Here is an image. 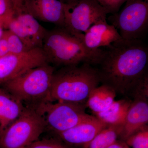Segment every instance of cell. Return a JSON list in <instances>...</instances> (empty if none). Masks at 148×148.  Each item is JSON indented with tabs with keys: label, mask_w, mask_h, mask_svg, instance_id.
Instances as JSON below:
<instances>
[{
	"label": "cell",
	"mask_w": 148,
	"mask_h": 148,
	"mask_svg": "<svg viewBox=\"0 0 148 148\" xmlns=\"http://www.w3.org/2000/svg\"><path fill=\"white\" fill-rule=\"evenodd\" d=\"M106 148H130L125 141L117 140L114 143Z\"/></svg>",
	"instance_id": "obj_26"
},
{
	"label": "cell",
	"mask_w": 148,
	"mask_h": 148,
	"mask_svg": "<svg viewBox=\"0 0 148 148\" xmlns=\"http://www.w3.org/2000/svg\"><path fill=\"white\" fill-rule=\"evenodd\" d=\"M83 36H75L64 27L47 31L42 49L48 63L61 67L83 64L97 66L104 49H89L83 41Z\"/></svg>",
	"instance_id": "obj_2"
},
{
	"label": "cell",
	"mask_w": 148,
	"mask_h": 148,
	"mask_svg": "<svg viewBox=\"0 0 148 148\" xmlns=\"http://www.w3.org/2000/svg\"><path fill=\"white\" fill-rule=\"evenodd\" d=\"M3 34L7 40L10 53L16 54L29 50L21 39L13 32L8 30L4 31Z\"/></svg>",
	"instance_id": "obj_20"
},
{
	"label": "cell",
	"mask_w": 148,
	"mask_h": 148,
	"mask_svg": "<svg viewBox=\"0 0 148 148\" xmlns=\"http://www.w3.org/2000/svg\"><path fill=\"white\" fill-rule=\"evenodd\" d=\"M148 47L143 40L122 38L105 47L96 68L102 84L129 96L148 74Z\"/></svg>",
	"instance_id": "obj_1"
},
{
	"label": "cell",
	"mask_w": 148,
	"mask_h": 148,
	"mask_svg": "<svg viewBox=\"0 0 148 148\" xmlns=\"http://www.w3.org/2000/svg\"><path fill=\"white\" fill-rule=\"evenodd\" d=\"M122 38L117 29L106 20L91 26L84 34L82 40L86 46L92 50L108 47Z\"/></svg>",
	"instance_id": "obj_14"
},
{
	"label": "cell",
	"mask_w": 148,
	"mask_h": 148,
	"mask_svg": "<svg viewBox=\"0 0 148 148\" xmlns=\"http://www.w3.org/2000/svg\"><path fill=\"white\" fill-rule=\"evenodd\" d=\"M127 0H97L108 13L112 14L119 12L120 8Z\"/></svg>",
	"instance_id": "obj_23"
},
{
	"label": "cell",
	"mask_w": 148,
	"mask_h": 148,
	"mask_svg": "<svg viewBox=\"0 0 148 148\" xmlns=\"http://www.w3.org/2000/svg\"><path fill=\"white\" fill-rule=\"evenodd\" d=\"M46 129L44 119L33 106L0 132V148H24L38 140Z\"/></svg>",
	"instance_id": "obj_5"
},
{
	"label": "cell",
	"mask_w": 148,
	"mask_h": 148,
	"mask_svg": "<svg viewBox=\"0 0 148 148\" xmlns=\"http://www.w3.org/2000/svg\"><path fill=\"white\" fill-rule=\"evenodd\" d=\"M100 83L97 69L90 64L61 67L53 73L50 101L86 105L90 92Z\"/></svg>",
	"instance_id": "obj_3"
},
{
	"label": "cell",
	"mask_w": 148,
	"mask_h": 148,
	"mask_svg": "<svg viewBox=\"0 0 148 148\" xmlns=\"http://www.w3.org/2000/svg\"><path fill=\"white\" fill-rule=\"evenodd\" d=\"M125 142L132 148H148V126L146 125Z\"/></svg>",
	"instance_id": "obj_19"
},
{
	"label": "cell",
	"mask_w": 148,
	"mask_h": 148,
	"mask_svg": "<svg viewBox=\"0 0 148 148\" xmlns=\"http://www.w3.org/2000/svg\"><path fill=\"white\" fill-rule=\"evenodd\" d=\"M5 28L17 35L29 50L42 48L48 31L36 19L24 12L14 14Z\"/></svg>",
	"instance_id": "obj_10"
},
{
	"label": "cell",
	"mask_w": 148,
	"mask_h": 148,
	"mask_svg": "<svg viewBox=\"0 0 148 148\" xmlns=\"http://www.w3.org/2000/svg\"><path fill=\"white\" fill-rule=\"evenodd\" d=\"M23 10L37 20L64 27V4L60 0H24Z\"/></svg>",
	"instance_id": "obj_12"
},
{
	"label": "cell",
	"mask_w": 148,
	"mask_h": 148,
	"mask_svg": "<svg viewBox=\"0 0 148 148\" xmlns=\"http://www.w3.org/2000/svg\"><path fill=\"white\" fill-rule=\"evenodd\" d=\"M14 14L12 0H0V17L3 21L4 26Z\"/></svg>",
	"instance_id": "obj_22"
},
{
	"label": "cell",
	"mask_w": 148,
	"mask_h": 148,
	"mask_svg": "<svg viewBox=\"0 0 148 148\" xmlns=\"http://www.w3.org/2000/svg\"><path fill=\"white\" fill-rule=\"evenodd\" d=\"M25 107L22 102L0 87V132L20 116Z\"/></svg>",
	"instance_id": "obj_15"
},
{
	"label": "cell",
	"mask_w": 148,
	"mask_h": 148,
	"mask_svg": "<svg viewBox=\"0 0 148 148\" xmlns=\"http://www.w3.org/2000/svg\"><path fill=\"white\" fill-rule=\"evenodd\" d=\"M131 101L128 99L115 101L106 110L95 114V116L107 125H122Z\"/></svg>",
	"instance_id": "obj_17"
},
{
	"label": "cell",
	"mask_w": 148,
	"mask_h": 148,
	"mask_svg": "<svg viewBox=\"0 0 148 148\" xmlns=\"http://www.w3.org/2000/svg\"><path fill=\"white\" fill-rule=\"evenodd\" d=\"M13 3L14 14L23 12L24 0H12Z\"/></svg>",
	"instance_id": "obj_25"
},
{
	"label": "cell",
	"mask_w": 148,
	"mask_h": 148,
	"mask_svg": "<svg viewBox=\"0 0 148 148\" xmlns=\"http://www.w3.org/2000/svg\"><path fill=\"white\" fill-rule=\"evenodd\" d=\"M24 148H73L62 141L53 139L37 140Z\"/></svg>",
	"instance_id": "obj_21"
},
{
	"label": "cell",
	"mask_w": 148,
	"mask_h": 148,
	"mask_svg": "<svg viewBox=\"0 0 148 148\" xmlns=\"http://www.w3.org/2000/svg\"><path fill=\"white\" fill-rule=\"evenodd\" d=\"M48 63L42 48L0 58V86L30 69Z\"/></svg>",
	"instance_id": "obj_9"
},
{
	"label": "cell",
	"mask_w": 148,
	"mask_h": 148,
	"mask_svg": "<svg viewBox=\"0 0 148 148\" xmlns=\"http://www.w3.org/2000/svg\"><path fill=\"white\" fill-rule=\"evenodd\" d=\"M33 107L44 119L46 128L56 135L71 129L91 116L86 113V105L78 103L47 101Z\"/></svg>",
	"instance_id": "obj_6"
},
{
	"label": "cell",
	"mask_w": 148,
	"mask_h": 148,
	"mask_svg": "<svg viewBox=\"0 0 148 148\" xmlns=\"http://www.w3.org/2000/svg\"><path fill=\"white\" fill-rule=\"evenodd\" d=\"M119 12L108 19L125 40H143L148 29V0H127Z\"/></svg>",
	"instance_id": "obj_7"
},
{
	"label": "cell",
	"mask_w": 148,
	"mask_h": 148,
	"mask_svg": "<svg viewBox=\"0 0 148 148\" xmlns=\"http://www.w3.org/2000/svg\"><path fill=\"white\" fill-rule=\"evenodd\" d=\"M63 4L64 28L77 36H82L93 24L107 20L109 14L97 0H79Z\"/></svg>",
	"instance_id": "obj_8"
},
{
	"label": "cell",
	"mask_w": 148,
	"mask_h": 148,
	"mask_svg": "<svg viewBox=\"0 0 148 148\" xmlns=\"http://www.w3.org/2000/svg\"><path fill=\"white\" fill-rule=\"evenodd\" d=\"M122 125H107L96 135L87 148H106L110 146L120 137Z\"/></svg>",
	"instance_id": "obj_18"
},
{
	"label": "cell",
	"mask_w": 148,
	"mask_h": 148,
	"mask_svg": "<svg viewBox=\"0 0 148 148\" xmlns=\"http://www.w3.org/2000/svg\"><path fill=\"white\" fill-rule=\"evenodd\" d=\"M148 98L133 99L122 125L120 137L125 141L130 136L148 125Z\"/></svg>",
	"instance_id": "obj_13"
},
{
	"label": "cell",
	"mask_w": 148,
	"mask_h": 148,
	"mask_svg": "<svg viewBox=\"0 0 148 148\" xmlns=\"http://www.w3.org/2000/svg\"><path fill=\"white\" fill-rule=\"evenodd\" d=\"M55 68L47 64L28 70L1 85L3 89L28 106L50 101Z\"/></svg>",
	"instance_id": "obj_4"
},
{
	"label": "cell",
	"mask_w": 148,
	"mask_h": 148,
	"mask_svg": "<svg viewBox=\"0 0 148 148\" xmlns=\"http://www.w3.org/2000/svg\"><path fill=\"white\" fill-rule=\"evenodd\" d=\"M4 28V26L3 21L2 18L0 17V39L2 37L4 31L3 29Z\"/></svg>",
	"instance_id": "obj_27"
},
{
	"label": "cell",
	"mask_w": 148,
	"mask_h": 148,
	"mask_svg": "<svg viewBox=\"0 0 148 148\" xmlns=\"http://www.w3.org/2000/svg\"><path fill=\"white\" fill-rule=\"evenodd\" d=\"M107 125L95 116L88 119L71 129L57 134L60 140L71 147L87 148L89 143Z\"/></svg>",
	"instance_id": "obj_11"
},
{
	"label": "cell",
	"mask_w": 148,
	"mask_h": 148,
	"mask_svg": "<svg viewBox=\"0 0 148 148\" xmlns=\"http://www.w3.org/2000/svg\"><path fill=\"white\" fill-rule=\"evenodd\" d=\"M116 94L112 88L102 84L95 88L90 92L86 102V107H88L95 115L101 112L113 103Z\"/></svg>",
	"instance_id": "obj_16"
},
{
	"label": "cell",
	"mask_w": 148,
	"mask_h": 148,
	"mask_svg": "<svg viewBox=\"0 0 148 148\" xmlns=\"http://www.w3.org/2000/svg\"><path fill=\"white\" fill-rule=\"evenodd\" d=\"M60 1L64 3H71L78 1L79 0H60Z\"/></svg>",
	"instance_id": "obj_28"
},
{
	"label": "cell",
	"mask_w": 148,
	"mask_h": 148,
	"mask_svg": "<svg viewBox=\"0 0 148 148\" xmlns=\"http://www.w3.org/2000/svg\"><path fill=\"white\" fill-rule=\"evenodd\" d=\"M8 44L6 37L4 34L0 39V58L9 54Z\"/></svg>",
	"instance_id": "obj_24"
}]
</instances>
